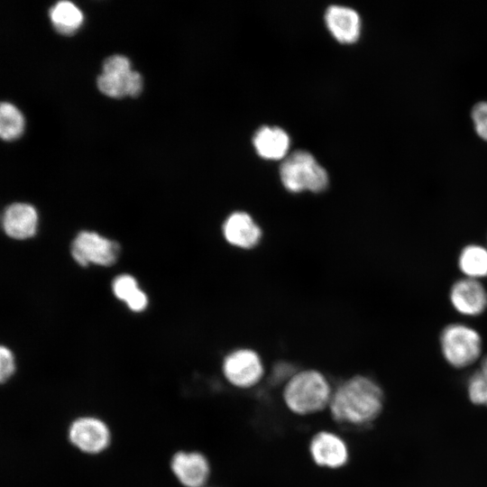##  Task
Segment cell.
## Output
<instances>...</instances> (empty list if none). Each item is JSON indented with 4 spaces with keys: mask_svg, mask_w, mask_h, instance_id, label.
Segmentation results:
<instances>
[{
    "mask_svg": "<svg viewBox=\"0 0 487 487\" xmlns=\"http://www.w3.org/2000/svg\"><path fill=\"white\" fill-rule=\"evenodd\" d=\"M383 400L382 390L375 381L354 375L333 389L328 409L338 424L365 427L379 417Z\"/></svg>",
    "mask_w": 487,
    "mask_h": 487,
    "instance_id": "cell-1",
    "label": "cell"
},
{
    "mask_svg": "<svg viewBox=\"0 0 487 487\" xmlns=\"http://www.w3.org/2000/svg\"><path fill=\"white\" fill-rule=\"evenodd\" d=\"M333 388L326 377L317 370L295 372L286 381L282 400L293 414L308 416L328 409Z\"/></svg>",
    "mask_w": 487,
    "mask_h": 487,
    "instance_id": "cell-2",
    "label": "cell"
},
{
    "mask_svg": "<svg viewBox=\"0 0 487 487\" xmlns=\"http://www.w3.org/2000/svg\"><path fill=\"white\" fill-rule=\"evenodd\" d=\"M283 186L290 192H320L328 185L326 170L307 151H295L287 156L280 168Z\"/></svg>",
    "mask_w": 487,
    "mask_h": 487,
    "instance_id": "cell-3",
    "label": "cell"
},
{
    "mask_svg": "<svg viewBox=\"0 0 487 487\" xmlns=\"http://www.w3.org/2000/svg\"><path fill=\"white\" fill-rule=\"evenodd\" d=\"M440 346L444 358L451 366L464 368L480 357L482 338L473 327L453 323L442 330Z\"/></svg>",
    "mask_w": 487,
    "mask_h": 487,
    "instance_id": "cell-4",
    "label": "cell"
},
{
    "mask_svg": "<svg viewBox=\"0 0 487 487\" xmlns=\"http://www.w3.org/2000/svg\"><path fill=\"white\" fill-rule=\"evenodd\" d=\"M222 371L225 380L238 389H250L263 377L264 368L259 354L248 348L228 354L223 361Z\"/></svg>",
    "mask_w": 487,
    "mask_h": 487,
    "instance_id": "cell-5",
    "label": "cell"
},
{
    "mask_svg": "<svg viewBox=\"0 0 487 487\" xmlns=\"http://www.w3.org/2000/svg\"><path fill=\"white\" fill-rule=\"evenodd\" d=\"M69 442L86 454H99L107 448L111 434L107 425L96 417H80L68 430Z\"/></svg>",
    "mask_w": 487,
    "mask_h": 487,
    "instance_id": "cell-6",
    "label": "cell"
},
{
    "mask_svg": "<svg viewBox=\"0 0 487 487\" xmlns=\"http://www.w3.org/2000/svg\"><path fill=\"white\" fill-rule=\"evenodd\" d=\"M119 245L93 232H80L72 243L71 254L80 265L89 262L111 265L117 258Z\"/></svg>",
    "mask_w": 487,
    "mask_h": 487,
    "instance_id": "cell-7",
    "label": "cell"
},
{
    "mask_svg": "<svg viewBox=\"0 0 487 487\" xmlns=\"http://www.w3.org/2000/svg\"><path fill=\"white\" fill-rule=\"evenodd\" d=\"M309 455L319 467L339 469L349 460V450L345 441L337 434L322 430L316 433L309 443Z\"/></svg>",
    "mask_w": 487,
    "mask_h": 487,
    "instance_id": "cell-8",
    "label": "cell"
},
{
    "mask_svg": "<svg viewBox=\"0 0 487 487\" xmlns=\"http://www.w3.org/2000/svg\"><path fill=\"white\" fill-rule=\"evenodd\" d=\"M170 469L185 487H205L210 476L207 458L197 451H179L170 461Z\"/></svg>",
    "mask_w": 487,
    "mask_h": 487,
    "instance_id": "cell-9",
    "label": "cell"
},
{
    "mask_svg": "<svg viewBox=\"0 0 487 487\" xmlns=\"http://www.w3.org/2000/svg\"><path fill=\"white\" fill-rule=\"evenodd\" d=\"M449 299L454 308L464 316H478L487 308V290L479 280L465 277L455 281Z\"/></svg>",
    "mask_w": 487,
    "mask_h": 487,
    "instance_id": "cell-10",
    "label": "cell"
},
{
    "mask_svg": "<svg viewBox=\"0 0 487 487\" xmlns=\"http://www.w3.org/2000/svg\"><path fill=\"white\" fill-rule=\"evenodd\" d=\"M325 21L333 36L344 43H354L361 35L362 20L354 9L345 5L328 6Z\"/></svg>",
    "mask_w": 487,
    "mask_h": 487,
    "instance_id": "cell-11",
    "label": "cell"
},
{
    "mask_svg": "<svg viewBox=\"0 0 487 487\" xmlns=\"http://www.w3.org/2000/svg\"><path fill=\"white\" fill-rule=\"evenodd\" d=\"M223 234L230 244L250 249L259 244L262 230L249 214L236 211L225 220Z\"/></svg>",
    "mask_w": 487,
    "mask_h": 487,
    "instance_id": "cell-12",
    "label": "cell"
},
{
    "mask_svg": "<svg viewBox=\"0 0 487 487\" xmlns=\"http://www.w3.org/2000/svg\"><path fill=\"white\" fill-rule=\"evenodd\" d=\"M37 212L33 207L25 203H15L4 212L2 224L5 232L15 239L32 236L37 227Z\"/></svg>",
    "mask_w": 487,
    "mask_h": 487,
    "instance_id": "cell-13",
    "label": "cell"
},
{
    "mask_svg": "<svg viewBox=\"0 0 487 487\" xmlns=\"http://www.w3.org/2000/svg\"><path fill=\"white\" fill-rule=\"evenodd\" d=\"M253 145L260 156L278 160L286 156L289 147L288 133L278 126H262L254 133Z\"/></svg>",
    "mask_w": 487,
    "mask_h": 487,
    "instance_id": "cell-14",
    "label": "cell"
},
{
    "mask_svg": "<svg viewBox=\"0 0 487 487\" xmlns=\"http://www.w3.org/2000/svg\"><path fill=\"white\" fill-rule=\"evenodd\" d=\"M458 267L466 278L487 277V249L479 244L465 246L459 254Z\"/></svg>",
    "mask_w": 487,
    "mask_h": 487,
    "instance_id": "cell-15",
    "label": "cell"
},
{
    "mask_svg": "<svg viewBox=\"0 0 487 487\" xmlns=\"http://www.w3.org/2000/svg\"><path fill=\"white\" fill-rule=\"evenodd\" d=\"M50 17L55 29L62 34H71L81 25L83 14L69 1H60L50 9Z\"/></svg>",
    "mask_w": 487,
    "mask_h": 487,
    "instance_id": "cell-16",
    "label": "cell"
},
{
    "mask_svg": "<svg viewBox=\"0 0 487 487\" xmlns=\"http://www.w3.org/2000/svg\"><path fill=\"white\" fill-rule=\"evenodd\" d=\"M22 113L11 103L3 102L0 106V135L5 141L18 138L23 130Z\"/></svg>",
    "mask_w": 487,
    "mask_h": 487,
    "instance_id": "cell-17",
    "label": "cell"
},
{
    "mask_svg": "<svg viewBox=\"0 0 487 487\" xmlns=\"http://www.w3.org/2000/svg\"><path fill=\"white\" fill-rule=\"evenodd\" d=\"M467 393L473 404L487 407V356L470 376L467 381Z\"/></svg>",
    "mask_w": 487,
    "mask_h": 487,
    "instance_id": "cell-18",
    "label": "cell"
},
{
    "mask_svg": "<svg viewBox=\"0 0 487 487\" xmlns=\"http://www.w3.org/2000/svg\"><path fill=\"white\" fill-rule=\"evenodd\" d=\"M127 73L120 76L102 73L96 80L97 87L108 96L120 97L126 96L125 78Z\"/></svg>",
    "mask_w": 487,
    "mask_h": 487,
    "instance_id": "cell-19",
    "label": "cell"
},
{
    "mask_svg": "<svg viewBox=\"0 0 487 487\" xmlns=\"http://www.w3.org/2000/svg\"><path fill=\"white\" fill-rule=\"evenodd\" d=\"M470 118L476 135L487 142V100L476 102L472 106Z\"/></svg>",
    "mask_w": 487,
    "mask_h": 487,
    "instance_id": "cell-20",
    "label": "cell"
},
{
    "mask_svg": "<svg viewBox=\"0 0 487 487\" xmlns=\"http://www.w3.org/2000/svg\"><path fill=\"white\" fill-rule=\"evenodd\" d=\"M139 290L136 280L130 275H121L113 282V291L116 298L125 302Z\"/></svg>",
    "mask_w": 487,
    "mask_h": 487,
    "instance_id": "cell-21",
    "label": "cell"
},
{
    "mask_svg": "<svg viewBox=\"0 0 487 487\" xmlns=\"http://www.w3.org/2000/svg\"><path fill=\"white\" fill-rule=\"evenodd\" d=\"M130 70V61L123 55L110 56L103 63V73L120 76Z\"/></svg>",
    "mask_w": 487,
    "mask_h": 487,
    "instance_id": "cell-22",
    "label": "cell"
},
{
    "mask_svg": "<svg viewBox=\"0 0 487 487\" xmlns=\"http://www.w3.org/2000/svg\"><path fill=\"white\" fill-rule=\"evenodd\" d=\"M15 364L12 352L1 346L0 349V380L2 382L7 381L14 372Z\"/></svg>",
    "mask_w": 487,
    "mask_h": 487,
    "instance_id": "cell-23",
    "label": "cell"
},
{
    "mask_svg": "<svg viewBox=\"0 0 487 487\" xmlns=\"http://www.w3.org/2000/svg\"><path fill=\"white\" fill-rule=\"evenodd\" d=\"M126 96H137L142 87V78L139 72L130 70L125 78Z\"/></svg>",
    "mask_w": 487,
    "mask_h": 487,
    "instance_id": "cell-24",
    "label": "cell"
},
{
    "mask_svg": "<svg viewBox=\"0 0 487 487\" xmlns=\"http://www.w3.org/2000/svg\"><path fill=\"white\" fill-rule=\"evenodd\" d=\"M147 297L142 290H137L127 301V306L133 311H142L147 306Z\"/></svg>",
    "mask_w": 487,
    "mask_h": 487,
    "instance_id": "cell-25",
    "label": "cell"
}]
</instances>
